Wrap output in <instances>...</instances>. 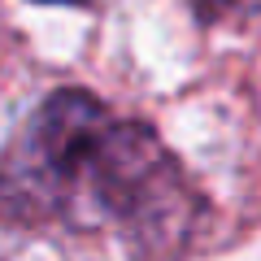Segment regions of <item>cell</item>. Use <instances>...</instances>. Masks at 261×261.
I'll return each instance as SVG.
<instances>
[{"label":"cell","mask_w":261,"mask_h":261,"mask_svg":"<svg viewBox=\"0 0 261 261\" xmlns=\"http://www.w3.org/2000/svg\"><path fill=\"white\" fill-rule=\"evenodd\" d=\"M53 5H87V0H53Z\"/></svg>","instance_id":"obj_3"},{"label":"cell","mask_w":261,"mask_h":261,"mask_svg":"<svg viewBox=\"0 0 261 261\" xmlns=\"http://www.w3.org/2000/svg\"><path fill=\"white\" fill-rule=\"evenodd\" d=\"M200 196L174 152L144 122L105 100L53 92L0 152V222L113 240L157 261L183 248Z\"/></svg>","instance_id":"obj_1"},{"label":"cell","mask_w":261,"mask_h":261,"mask_svg":"<svg viewBox=\"0 0 261 261\" xmlns=\"http://www.w3.org/2000/svg\"><path fill=\"white\" fill-rule=\"evenodd\" d=\"M187 5H192L196 13H200V18H218V13H226L235 5V0H187Z\"/></svg>","instance_id":"obj_2"}]
</instances>
